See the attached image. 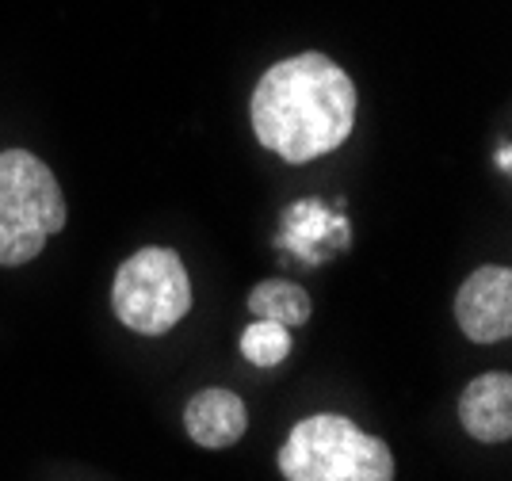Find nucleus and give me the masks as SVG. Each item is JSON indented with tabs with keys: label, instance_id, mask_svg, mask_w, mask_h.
Returning a JSON list of instances; mask_svg holds the SVG:
<instances>
[{
	"label": "nucleus",
	"instance_id": "0eeeda50",
	"mask_svg": "<svg viewBox=\"0 0 512 481\" xmlns=\"http://www.w3.org/2000/svg\"><path fill=\"white\" fill-rule=\"evenodd\" d=\"M184 432L207 451H226L249 432V409L234 390L207 386L184 405Z\"/></svg>",
	"mask_w": 512,
	"mask_h": 481
},
{
	"label": "nucleus",
	"instance_id": "7ed1b4c3",
	"mask_svg": "<svg viewBox=\"0 0 512 481\" xmlns=\"http://www.w3.org/2000/svg\"><path fill=\"white\" fill-rule=\"evenodd\" d=\"M69 210L58 176L31 149L0 153V268L39 260L46 241L65 230Z\"/></svg>",
	"mask_w": 512,
	"mask_h": 481
},
{
	"label": "nucleus",
	"instance_id": "6e6552de",
	"mask_svg": "<svg viewBox=\"0 0 512 481\" xmlns=\"http://www.w3.org/2000/svg\"><path fill=\"white\" fill-rule=\"evenodd\" d=\"M249 310L256 317H268L283 329H299L314 314V302L310 294L302 291L299 283H287V279H264L249 291Z\"/></svg>",
	"mask_w": 512,
	"mask_h": 481
},
{
	"label": "nucleus",
	"instance_id": "20e7f679",
	"mask_svg": "<svg viewBox=\"0 0 512 481\" xmlns=\"http://www.w3.org/2000/svg\"><path fill=\"white\" fill-rule=\"evenodd\" d=\"M192 310V279L172 249L146 245L127 256L111 283V314L138 336L172 333Z\"/></svg>",
	"mask_w": 512,
	"mask_h": 481
},
{
	"label": "nucleus",
	"instance_id": "f257e3e1",
	"mask_svg": "<svg viewBox=\"0 0 512 481\" xmlns=\"http://www.w3.org/2000/svg\"><path fill=\"white\" fill-rule=\"evenodd\" d=\"M256 142L287 165H310L348 142L356 84L333 58L306 50L268 65L249 100Z\"/></svg>",
	"mask_w": 512,
	"mask_h": 481
},
{
	"label": "nucleus",
	"instance_id": "39448f33",
	"mask_svg": "<svg viewBox=\"0 0 512 481\" xmlns=\"http://www.w3.org/2000/svg\"><path fill=\"white\" fill-rule=\"evenodd\" d=\"M455 325L474 344H501L512 333V272L505 264H482L455 294Z\"/></svg>",
	"mask_w": 512,
	"mask_h": 481
},
{
	"label": "nucleus",
	"instance_id": "1a4fd4ad",
	"mask_svg": "<svg viewBox=\"0 0 512 481\" xmlns=\"http://www.w3.org/2000/svg\"><path fill=\"white\" fill-rule=\"evenodd\" d=\"M291 329H283L276 321H268V317H256L253 325L241 333V356L249 359L253 367L260 371H272L279 367L283 359L291 356Z\"/></svg>",
	"mask_w": 512,
	"mask_h": 481
},
{
	"label": "nucleus",
	"instance_id": "423d86ee",
	"mask_svg": "<svg viewBox=\"0 0 512 481\" xmlns=\"http://www.w3.org/2000/svg\"><path fill=\"white\" fill-rule=\"evenodd\" d=\"M459 424L470 440L509 443L512 440V375L490 371L467 382L459 394Z\"/></svg>",
	"mask_w": 512,
	"mask_h": 481
},
{
	"label": "nucleus",
	"instance_id": "f03ea898",
	"mask_svg": "<svg viewBox=\"0 0 512 481\" xmlns=\"http://www.w3.org/2000/svg\"><path fill=\"white\" fill-rule=\"evenodd\" d=\"M283 481H394V451L341 413H314L276 455Z\"/></svg>",
	"mask_w": 512,
	"mask_h": 481
}]
</instances>
